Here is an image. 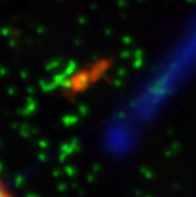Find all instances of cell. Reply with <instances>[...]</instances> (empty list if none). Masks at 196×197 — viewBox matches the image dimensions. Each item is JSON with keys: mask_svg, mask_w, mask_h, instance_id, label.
Here are the masks:
<instances>
[{"mask_svg": "<svg viewBox=\"0 0 196 197\" xmlns=\"http://www.w3.org/2000/svg\"><path fill=\"white\" fill-rule=\"evenodd\" d=\"M0 197H14L1 179H0Z\"/></svg>", "mask_w": 196, "mask_h": 197, "instance_id": "1", "label": "cell"}]
</instances>
